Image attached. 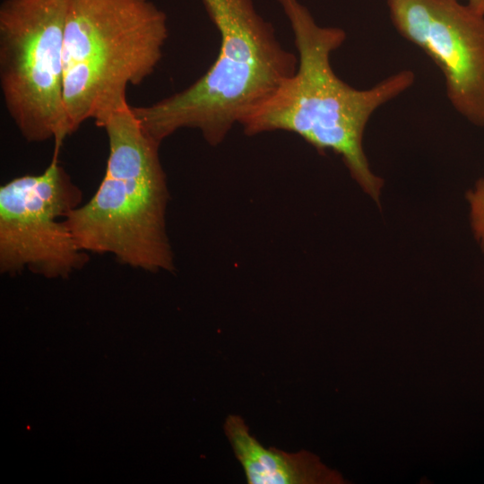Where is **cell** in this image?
I'll return each instance as SVG.
<instances>
[{
  "label": "cell",
  "mask_w": 484,
  "mask_h": 484,
  "mask_svg": "<svg viewBox=\"0 0 484 484\" xmlns=\"http://www.w3.org/2000/svg\"><path fill=\"white\" fill-rule=\"evenodd\" d=\"M294 36L298 67L239 121L246 135L285 131L296 134L319 152L340 155L351 177L376 203L383 180L370 169L363 136L371 116L409 90L415 73L391 74L368 89H357L333 71L332 54L346 39L339 27L320 25L300 0H276Z\"/></svg>",
  "instance_id": "obj_1"
},
{
  "label": "cell",
  "mask_w": 484,
  "mask_h": 484,
  "mask_svg": "<svg viewBox=\"0 0 484 484\" xmlns=\"http://www.w3.org/2000/svg\"><path fill=\"white\" fill-rule=\"evenodd\" d=\"M201 1L220 35L214 62L187 88L132 107L143 128L160 143L181 129H194L211 146L220 144L246 111L298 67V56L281 45L253 0Z\"/></svg>",
  "instance_id": "obj_2"
},
{
  "label": "cell",
  "mask_w": 484,
  "mask_h": 484,
  "mask_svg": "<svg viewBox=\"0 0 484 484\" xmlns=\"http://www.w3.org/2000/svg\"><path fill=\"white\" fill-rule=\"evenodd\" d=\"M100 127L108 141L105 174L93 196L65 218L76 244L87 253L111 254L120 264L147 272L174 271L160 143L143 128L129 104Z\"/></svg>",
  "instance_id": "obj_3"
},
{
  "label": "cell",
  "mask_w": 484,
  "mask_h": 484,
  "mask_svg": "<svg viewBox=\"0 0 484 484\" xmlns=\"http://www.w3.org/2000/svg\"><path fill=\"white\" fill-rule=\"evenodd\" d=\"M169 37L151 0H71L65 22L64 102L71 134L93 119L101 126L128 104V85L155 70Z\"/></svg>",
  "instance_id": "obj_4"
},
{
  "label": "cell",
  "mask_w": 484,
  "mask_h": 484,
  "mask_svg": "<svg viewBox=\"0 0 484 484\" xmlns=\"http://www.w3.org/2000/svg\"><path fill=\"white\" fill-rule=\"evenodd\" d=\"M71 0H4L0 6V86L28 142L71 134L64 102L63 48Z\"/></svg>",
  "instance_id": "obj_5"
},
{
  "label": "cell",
  "mask_w": 484,
  "mask_h": 484,
  "mask_svg": "<svg viewBox=\"0 0 484 484\" xmlns=\"http://www.w3.org/2000/svg\"><path fill=\"white\" fill-rule=\"evenodd\" d=\"M55 152L38 175L17 177L0 187V270L25 268L47 278H67L89 261L65 218L81 205L82 193Z\"/></svg>",
  "instance_id": "obj_6"
},
{
  "label": "cell",
  "mask_w": 484,
  "mask_h": 484,
  "mask_svg": "<svg viewBox=\"0 0 484 484\" xmlns=\"http://www.w3.org/2000/svg\"><path fill=\"white\" fill-rule=\"evenodd\" d=\"M386 4L398 33L441 71L455 111L484 127V13L461 0H386Z\"/></svg>",
  "instance_id": "obj_7"
},
{
  "label": "cell",
  "mask_w": 484,
  "mask_h": 484,
  "mask_svg": "<svg viewBox=\"0 0 484 484\" xmlns=\"http://www.w3.org/2000/svg\"><path fill=\"white\" fill-rule=\"evenodd\" d=\"M224 431L249 484L348 483L339 471L327 467L309 451L287 453L265 448L238 415L228 416Z\"/></svg>",
  "instance_id": "obj_8"
},
{
  "label": "cell",
  "mask_w": 484,
  "mask_h": 484,
  "mask_svg": "<svg viewBox=\"0 0 484 484\" xmlns=\"http://www.w3.org/2000/svg\"><path fill=\"white\" fill-rule=\"evenodd\" d=\"M470 221L473 236L484 250V177L467 194Z\"/></svg>",
  "instance_id": "obj_9"
},
{
  "label": "cell",
  "mask_w": 484,
  "mask_h": 484,
  "mask_svg": "<svg viewBox=\"0 0 484 484\" xmlns=\"http://www.w3.org/2000/svg\"><path fill=\"white\" fill-rule=\"evenodd\" d=\"M476 10L484 13V0H466Z\"/></svg>",
  "instance_id": "obj_10"
}]
</instances>
